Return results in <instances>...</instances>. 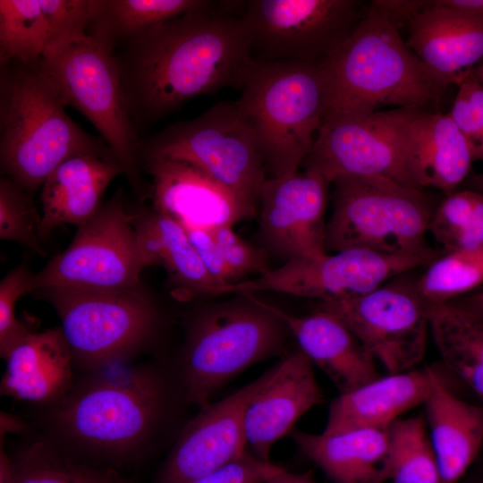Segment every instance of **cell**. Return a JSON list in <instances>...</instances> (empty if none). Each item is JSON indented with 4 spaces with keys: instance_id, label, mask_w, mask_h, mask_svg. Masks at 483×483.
<instances>
[{
    "instance_id": "4fadbf2b",
    "label": "cell",
    "mask_w": 483,
    "mask_h": 483,
    "mask_svg": "<svg viewBox=\"0 0 483 483\" xmlns=\"http://www.w3.org/2000/svg\"><path fill=\"white\" fill-rule=\"evenodd\" d=\"M133 215L117 191L78 226L70 245L33 275L31 292L47 288L124 290L140 287L147 267Z\"/></svg>"
},
{
    "instance_id": "3957f363",
    "label": "cell",
    "mask_w": 483,
    "mask_h": 483,
    "mask_svg": "<svg viewBox=\"0 0 483 483\" xmlns=\"http://www.w3.org/2000/svg\"><path fill=\"white\" fill-rule=\"evenodd\" d=\"M165 400V385L157 371L116 364L74 383L54 403L50 424L72 453L105 463L124 462L149 440Z\"/></svg>"
},
{
    "instance_id": "d4e9b609",
    "label": "cell",
    "mask_w": 483,
    "mask_h": 483,
    "mask_svg": "<svg viewBox=\"0 0 483 483\" xmlns=\"http://www.w3.org/2000/svg\"><path fill=\"white\" fill-rule=\"evenodd\" d=\"M1 394L36 403H55L74 385L73 360L60 328L30 333L7 355Z\"/></svg>"
},
{
    "instance_id": "b9f144b4",
    "label": "cell",
    "mask_w": 483,
    "mask_h": 483,
    "mask_svg": "<svg viewBox=\"0 0 483 483\" xmlns=\"http://www.w3.org/2000/svg\"><path fill=\"white\" fill-rule=\"evenodd\" d=\"M372 8L382 13L399 30L432 5L428 0H373Z\"/></svg>"
},
{
    "instance_id": "836d02e7",
    "label": "cell",
    "mask_w": 483,
    "mask_h": 483,
    "mask_svg": "<svg viewBox=\"0 0 483 483\" xmlns=\"http://www.w3.org/2000/svg\"><path fill=\"white\" fill-rule=\"evenodd\" d=\"M428 232L445 253L483 248V192L455 191L436 205Z\"/></svg>"
},
{
    "instance_id": "484cf974",
    "label": "cell",
    "mask_w": 483,
    "mask_h": 483,
    "mask_svg": "<svg viewBox=\"0 0 483 483\" xmlns=\"http://www.w3.org/2000/svg\"><path fill=\"white\" fill-rule=\"evenodd\" d=\"M473 162L468 141L448 114L433 110L417 114L408 155L414 188L431 187L450 194L468 177Z\"/></svg>"
},
{
    "instance_id": "f35d334b",
    "label": "cell",
    "mask_w": 483,
    "mask_h": 483,
    "mask_svg": "<svg viewBox=\"0 0 483 483\" xmlns=\"http://www.w3.org/2000/svg\"><path fill=\"white\" fill-rule=\"evenodd\" d=\"M210 230L226 263L241 281L247 275L258 276L272 268L267 254L243 240L233 226L223 225Z\"/></svg>"
},
{
    "instance_id": "44dd1931",
    "label": "cell",
    "mask_w": 483,
    "mask_h": 483,
    "mask_svg": "<svg viewBox=\"0 0 483 483\" xmlns=\"http://www.w3.org/2000/svg\"><path fill=\"white\" fill-rule=\"evenodd\" d=\"M123 169L112 152H86L62 162L40 191V237L63 225L77 226L102 207L106 188Z\"/></svg>"
},
{
    "instance_id": "74e56055",
    "label": "cell",
    "mask_w": 483,
    "mask_h": 483,
    "mask_svg": "<svg viewBox=\"0 0 483 483\" xmlns=\"http://www.w3.org/2000/svg\"><path fill=\"white\" fill-rule=\"evenodd\" d=\"M457 87L447 114L468 141L474 161L483 162V84L466 76Z\"/></svg>"
},
{
    "instance_id": "e0dca14e",
    "label": "cell",
    "mask_w": 483,
    "mask_h": 483,
    "mask_svg": "<svg viewBox=\"0 0 483 483\" xmlns=\"http://www.w3.org/2000/svg\"><path fill=\"white\" fill-rule=\"evenodd\" d=\"M271 373L272 368L229 396L199 408L182 430L157 483H185L243 456L247 453L245 411Z\"/></svg>"
},
{
    "instance_id": "2e32d148",
    "label": "cell",
    "mask_w": 483,
    "mask_h": 483,
    "mask_svg": "<svg viewBox=\"0 0 483 483\" xmlns=\"http://www.w3.org/2000/svg\"><path fill=\"white\" fill-rule=\"evenodd\" d=\"M328 182L304 171L267 178L258 203V235L268 257L287 262L326 254Z\"/></svg>"
},
{
    "instance_id": "83f0119b",
    "label": "cell",
    "mask_w": 483,
    "mask_h": 483,
    "mask_svg": "<svg viewBox=\"0 0 483 483\" xmlns=\"http://www.w3.org/2000/svg\"><path fill=\"white\" fill-rule=\"evenodd\" d=\"M133 223L147 266H161L165 270L175 299L187 301L216 297L217 285L179 222L145 210L133 214Z\"/></svg>"
},
{
    "instance_id": "d6a6232c",
    "label": "cell",
    "mask_w": 483,
    "mask_h": 483,
    "mask_svg": "<svg viewBox=\"0 0 483 483\" xmlns=\"http://www.w3.org/2000/svg\"><path fill=\"white\" fill-rule=\"evenodd\" d=\"M387 481L442 483L437 461L422 417L395 420L388 428Z\"/></svg>"
},
{
    "instance_id": "bcb514c9",
    "label": "cell",
    "mask_w": 483,
    "mask_h": 483,
    "mask_svg": "<svg viewBox=\"0 0 483 483\" xmlns=\"http://www.w3.org/2000/svg\"><path fill=\"white\" fill-rule=\"evenodd\" d=\"M461 305L483 318V290L469 297L466 301Z\"/></svg>"
},
{
    "instance_id": "7bdbcfd3",
    "label": "cell",
    "mask_w": 483,
    "mask_h": 483,
    "mask_svg": "<svg viewBox=\"0 0 483 483\" xmlns=\"http://www.w3.org/2000/svg\"><path fill=\"white\" fill-rule=\"evenodd\" d=\"M435 3L464 12L483 21V0H435Z\"/></svg>"
},
{
    "instance_id": "d590c367",
    "label": "cell",
    "mask_w": 483,
    "mask_h": 483,
    "mask_svg": "<svg viewBox=\"0 0 483 483\" xmlns=\"http://www.w3.org/2000/svg\"><path fill=\"white\" fill-rule=\"evenodd\" d=\"M31 195L7 176L0 180V238L17 242L43 256L40 215Z\"/></svg>"
},
{
    "instance_id": "8fae6325",
    "label": "cell",
    "mask_w": 483,
    "mask_h": 483,
    "mask_svg": "<svg viewBox=\"0 0 483 483\" xmlns=\"http://www.w3.org/2000/svg\"><path fill=\"white\" fill-rule=\"evenodd\" d=\"M369 8L360 0H251L242 2L239 17L252 59L321 64Z\"/></svg>"
},
{
    "instance_id": "6da1fadb",
    "label": "cell",
    "mask_w": 483,
    "mask_h": 483,
    "mask_svg": "<svg viewBox=\"0 0 483 483\" xmlns=\"http://www.w3.org/2000/svg\"><path fill=\"white\" fill-rule=\"evenodd\" d=\"M240 2L213 4L158 23L114 50L136 127L155 123L191 98L241 89L252 61Z\"/></svg>"
},
{
    "instance_id": "277c9868",
    "label": "cell",
    "mask_w": 483,
    "mask_h": 483,
    "mask_svg": "<svg viewBox=\"0 0 483 483\" xmlns=\"http://www.w3.org/2000/svg\"><path fill=\"white\" fill-rule=\"evenodd\" d=\"M0 67V162L5 176L32 196L70 157L112 152L100 136L89 134L66 114L42 58L10 60Z\"/></svg>"
},
{
    "instance_id": "4dcf8cb0",
    "label": "cell",
    "mask_w": 483,
    "mask_h": 483,
    "mask_svg": "<svg viewBox=\"0 0 483 483\" xmlns=\"http://www.w3.org/2000/svg\"><path fill=\"white\" fill-rule=\"evenodd\" d=\"M429 330L445 366L483 407V318L451 301L430 304Z\"/></svg>"
},
{
    "instance_id": "d6986e66",
    "label": "cell",
    "mask_w": 483,
    "mask_h": 483,
    "mask_svg": "<svg viewBox=\"0 0 483 483\" xmlns=\"http://www.w3.org/2000/svg\"><path fill=\"white\" fill-rule=\"evenodd\" d=\"M323 398L309 358L301 350L286 356L272 368L270 377L247 406L244 426L250 453L270 462L274 444Z\"/></svg>"
},
{
    "instance_id": "e575fe53",
    "label": "cell",
    "mask_w": 483,
    "mask_h": 483,
    "mask_svg": "<svg viewBox=\"0 0 483 483\" xmlns=\"http://www.w3.org/2000/svg\"><path fill=\"white\" fill-rule=\"evenodd\" d=\"M417 279L420 294L429 304H442L483 284V248L445 253Z\"/></svg>"
},
{
    "instance_id": "7c38bea8",
    "label": "cell",
    "mask_w": 483,
    "mask_h": 483,
    "mask_svg": "<svg viewBox=\"0 0 483 483\" xmlns=\"http://www.w3.org/2000/svg\"><path fill=\"white\" fill-rule=\"evenodd\" d=\"M419 111L328 114L301 165L328 183L346 175H380L413 187L408 155L412 123Z\"/></svg>"
},
{
    "instance_id": "7402d4cb",
    "label": "cell",
    "mask_w": 483,
    "mask_h": 483,
    "mask_svg": "<svg viewBox=\"0 0 483 483\" xmlns=\"http://www.w3.org/2000/svg\"><path fill=\"white\" fill-rule=\"evenodd\" d=\"M274 309L300 350L327 376L340 394L380 377L375 358L335 316L321 309L301 317L276 307Z\"/></svg>"
},
{
    "instance_id": "c3c4849f",
    "label": "cell",
    "mask_w": 483,
    "mask_h": 483,
    "mask_svg": "<svg viewBox=\"0 0 483 483\" xmlns=\"http://www.w3.org/2000/svg\"><path fill=\"white\" fill-rule=\"evenodd\" d=\"M466 76H470L483 84V61L472 68Z\"/></svg>"
},
{
    "instance_id": "1f68e13d",
    "label": "cell",
    "mask_w": 483,
    "mask_h": 483,
    "mask_svg": "<svg viewBox=\"0 0 483 483\" xmlns=\"http://www.w3.org/2000/svg\"><path fill=\"white\" fill-rule=\"evenodd\" d=\"M212 4L204 0H89L87 33L114 50L158 23Z\"/></svg>"
},
{
    "instance_id": "5bb4252c",
    "label": "cell",
    "mask_w": 483,
    "mask_h": 483,
    "mask_svg": "<svg viewBox=\"0 0 483 483\" xmlns=\"http://www.w3.org/2000/svg\"><path fill=\"white\" fill-rule=\"evenodd\" d=\"M441 254L429 247L409 254L347 249L318 258L289 260L262 275L222 287L217 296L271 291L320 301L354 297L429 265Z\"/></svg>"
},
{
    "instance_id": "9a60e30c",
    "label": "cell",
    "mask_w": 483,
    "mask_h": 483,
    "mask_svg": "<svg viewBox=\"0 0 483 483\" xmlns=\"http://www.w3.org/2000/svg\"><path fill=\"white\" fill-rule=\"evenodd\" d=\"M401 275L368 293L318 304V309L341 320L389 374L411 370L421 361L429 329L430 304L419 292L417 279Z\"/></svg>"
},
{
    "instance_id": "30bf717a",
    "label": "cell",
    "mask_w": 483,
    "mask_h": 483,
    "mask_svg": "<svg viewBox=\"0 0 483 483\" xmlns=\"http://www.w3.org/2000/svg\"><path fill=\"white\" fill-rule=\"evenodd\" d=\"M67 106L97 130L135 187L142 142L122 87L114 50L85 33L52 47L42 57Z\"/></svg>"
},
{
    "instance_id": "ee69618b",
    "label": "cell",
    "mask_w": 483,
    "mask_h": 483,
    "mask_svg": "<svg viewBox=\"0 0 483 483\" xmlns=\"http://www.w3.org/2000/svg\"><path fill=\"white\" fill-rule=\"evenodd\" d=\"M265 483H316L310 472L296 473L282 468Z\"/></svg>"
},
{
    "instance_id": "7a4b0ae2",
    "label": "cell",
    "mask_w": 483,
    "mask_h": 483,
    "mask_svg": "<svg viewBox=\"0 0 483 483\" xmlns=\"http://www.w3.org/2000/svg\"><path fill=\"white\" fill-rule=\"evenodd\" d=\"M320 65L326 86L325 116L385 107L438 111L452 85L428 67L400 30L370 4L351 37Z\"/></svg>"
},
{
    "instance_id": "ffe728a7",
    "label": "cell",
    "mask_w": 483,
    "mask_h": 483,
    "mask_svg": "<svg viewBox=\"0 0 483 483\" xmlns=\"http://www.w3.org/2000/svg\"><path fill=\"white\" fill-rule=\"evenodd\" d=\"M89 0H0V64L41 59L87 33Z\"/></svg>"
},
{
    "instance_id": "603a6c76",
    "label": "cell",
    "mask_w": 483,
    "mask_h": 483,
    "mask_svg": "<svg viewBox=\"0 0 483 483\" xmlns=\"http://www.w3.org/2000/svg\"><path fill=\"white\" fill-rule=\"evenodd\" d=\"M407 29L408 46L451 84L458 86L483 61V21L464 12L433 0Z\"/></svg>"
},
{
    "instance_id": "ac0fdd59",
    "label": "cell",
    "mask_w": 483,
    "mask_h": 483,
    "mask_svg": "<svg viewBox=\"0 0 483 483\" xmlns=\"http://www.w3.org/2000/svg\"><path fill=\"white\" fill-rule=\"evenodd\" d=\"M153 179V210L180 224L214 229L233 226L257 212L235 194L187 162L145 158Z\"/></svg>"
},
{
    "instance_id": "cb8c5ba5",
    "label": "cell",
    "mask_w": 483,
    "mask_h": 483,
    "mask_svg": "<svg viewBox=\"0 0 483 483\" xmlns=\"http://www.w3.org/2000/svg\"><path fill=\"white\" fill-rule=\"evenodd\" d=\"M436 373L429 368L379 377L335 399L324 433L387 428L400 415L426 402Z\"/></svg>"
},
{
    "instance_id": "4316f807",
    "label": "cell",
    "mask_w": 483,
    "mask_h": 483,
    "mask_svg": "<svg viewBox=\"0 0 483 483\" xmlns=\"http://www.w3.org/2000/svg\"><path fill=\"white\" fill-rule=\"evenodd\" d=\"M291 437L333 483L387 481L388 428L337 434L292 430Z\"/></svg>"
},
{
    "instance_id": "ba28073f",
    "label": "cell",
    "mask_w": 483,
    "mask_h": 483,
    "mask_svg": "<svg viewBox=\"0 0 483 483\" xmlns=\"http://www.w3.org/2000/svg\"><path fill=\"white\" fill-rule=\"evenodd\" d=\"M37 292L56 311L73 366L87 374L125 361L147 345L159 325L157 305L140 287Z\"/></svg>"
},
{
    "instance_id": "f1b7e54d",
    "label": "cell",
    "mask_w": 483,
    "mask_h": 483,
    "mask_svg": "<svg viewBox=\"0 0 483 483\" xmlns=\"http://www.w3.org/2000/svg\"><path fill=\"white\" fill-rule=\"evenodd\" d=\"M424 405L442 483H458L483 443V407L456 397L437 375Z\"/></svg>"
},
{
    "instance_id": "f546056e",
    "label": "cell",
    "mask_w": 483,
    "mask_h": 483,
    "mask_svg": "<svg viewBox=\"0 0 483 483\" xmlns=\"http://www.w3.org/2000/svg\"><path fill=\"white\" fill-rule=\"evenodd\" d=\"M0 456V483H133L113 467L79 457L47 437L13 456L1 446Z\"/></svg>"
},
{
    "instance_id": "60d3db41",
    "label": "cell",
    "mask_w": 483,
    "mask_h": 483,
    "mask_svg": "<svg viewBox=\"0 0 483 483\" xmlns=\"http://www.w3.org/2000/svg\"><path fill=\"white\" fill-rule=\"evenodd\" d=\"M281 470L247 452L237 461L185 483H265Z\"/></svg>"
},
{
    "instance_id": "5b68a950",
    "label": "cell",
    "mask_w": 483,
    "mask_h": 483,
    "mask_svg": "<svg viewBox=\"0 0 483 483\" xmlns=\"http://www.w3.org/2000/svg\"><path fill=\"white\" fill-rule=\"evenodd\" d=\"M236 103L255 131L268 178L294 174L326 111L321 65L252 59Z\"/></svg>"
},
{
    "instance_id": "ab89813d",
    "label": "cell",
    "mask_w": 483,
    "mask_h": 483,
    "mask_svg": "<svg viewBox=\"0 0 483 483\" xmlns=\"http://www.w3.org/2000/svg\"><path fill=\"white\" fill-rule=\"evenodd\" d=\"M203 267L218 289L239 283L238 275L226 263L210 229L182 225Z\"/></svg>"
},
{
    "instance_id": "9c48e42d",
    "label": "cell",
    "mask_w": 483,
    "mask_h": 483,
    "mask_svg": "<svg viewBox=\"0 0 483 483\" xmlns=\"http://www.w3.org/2000/svg\"><path fill=\"white\" fill-rule=\"evenodd\" d=\"M140 155L191 164L258 211L267 170L255 131L236 101L165 127L142 142Z\"/></svg>"
},
{
    "instance_id": "7dc6e473",
    "label": "cell",
    "mask_w": 483,
    "mask_h": 483,
    "mask_svg": "<svg viewBox=\"0 0 483 483\" xmlns=\"http://www.w3.org/2000/svg\"><path fill=\"white\" fill-rule=\"evenodd\" d=\"M468 185L471 187V190L483 192V172L470 176L468 179Z\"/></svg>"
},
{
    "instance_id": "8d00e7d4",
    "label": "cell",
    "mask_w": 483,
    "mask_h": 483,
    "mask_svg": "<svg viewBox=\"0 0 483 483\" xmlns=\"http://www.w3.org/2000/svg\"><path fill=\"white\" fill-rule=\"evenodd\" d=\"M33 274L20 265L0 283V355L5 360L10 352L31 332L15 316L18 300L31 292Z\"/></svg>"
},
{
    "instance_id": "8992f818",
    "label": "cell",
    "mask_w": 483,
    "mask_h": 483,
    "mask_svg": "<svg viewBox=\"0 0 483 483\" xmlns=\"http://www.w3.org/2000/svg\"><path fill=\"white\" fill-rule=\"evenodd\" d=\"M233 295L208 304L188 328L182 385L199 408L242 371L281 352L291 335L274 306L253 293Z\"/></svg>"
},
{
    "instance_id": "f6af8a7d",
    "label": "cell",
    "mask_w": 483,
    "mask_h": 483,
    "mask_svg": "<svg viewBox=\"0 0 483 483\" xmlns=\"http://www.w3.org/2000/svg\"><path fill=\"white\" fill-rule=\"evenodd\" d=\"M1 437L8 433H21L26 429V424L17 417L1 412Z\"/></svg>"
},
{
    "instance_id": "52a82bcc",
    "label": "cell",
    "mask_w": 483,
    "mask_h": 483,
    "mask_svg": "<svg viewBox=\"0 0 483 483\" xmlns=\"http://www.w3.org/2000/svg\"><path fill=\"white\" fill-rule=\"evenodd\" d=\"M332 183L327 253L363 249L409 254L428 248L425 236L436 205L422 190L380 175H346Z\"/></svg>"
}]
</instances>
